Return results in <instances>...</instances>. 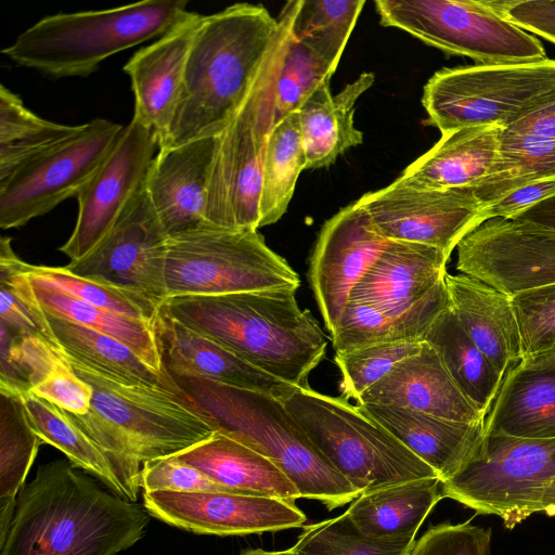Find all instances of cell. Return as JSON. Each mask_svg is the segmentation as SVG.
Returning <instances> with one entry per match:
<instances>
[{"label": "cell", "mask_w": 555, "mask_h": 555, "mask_svg": "<svg viewBox=\"0 0 555 555\" xmlns=\"http://www.w3.org/2000/svg\"><path fill=\"white\" fill-rule=\"evenodd\" d=\"M155 327L164 367L231 387L262 392L279 400L296 387L261 371L215 340L193 331L160 307Z\"/></svg>", "instance_id": "obj_23"}, {"label": "cell", "mask_w": 555, "mask_h": 555, "mask_svg": "<svg viewBox=\"0 0 555 555\" xmlns=\"http://www.w3.org/2000/svg\"><path fill=\"white\" fill-rule=\"evenodd\" d=\"M491 529L469 522L430 527L410 555H490Z\"/></svg>", "instance_id": "obj_48"}, {"label": "cell", "mask_w": 555, "mask_h": 555, "mask_svg": "<svg viewBox=\"0 0 555 555\" xmlns=\"http://www.w3.org/2000/svg\"><path fill=\"white\" fill-rule=\"evenodd\" d=\"M124 126L95 118L74 137L18 167L0 181V228H20L77 197L113 146Z\"/></svg>", "instance_id": "obj_13"}, {"label": "cell", "mask_w": 555, "mask_h": 555, "mask_svg": "<svg viewBox=\"0 0 555 555\" xmlns=\"http://www.w3.org/2000/svg\"><path fill=\"white\" fill-rule=\"evenodd\" d=\"M415 539L385 540L364 534L343 515L302 528L294 555H410Z\"/></svg>", "instance_id": "obj_43"}, {"label": "cell", "mask_w": 555, "mask_h": 555, "mask_svg": "<svg viewBox=\"0 0 555 555\" xmlns=\"http://www.w3.org/2000/svg\"><path fill=\"white\" fill-rule=\"evenodd\" d=\"M70 364L93 388L89 411L70 415L104 451L130 502L138 500L145 463L184 452L216 433L168 385L165 371L158 385H125L79 363Z\"/></svg>", "instance_id": "obj_4"}, {"label": "cell", "mask_w": 555, "mask_h": 555, "mask_svg": "<svg viewBox=\"0 0 555 555\" xmlns=\"http://www.w3.org/2000/svg\"><path fill=\"white\" fill-rule=\"evenodd\" d=\"M143 506L151 516L198 534L280 531L307 520L293 502L227 492L143 491Z\"/></svg>", "instance_id": "obj_19"}, {"label": "cell", "mask_w": 555, "mask_h": 555, "mask_svg": "<svg viewBox=\"0 0 555 555\" xmlns=\"http://www.w3.org/2000/svg\"><path fill=\"white\" fill-rule=\"evenodd\" d=\"M551 177H555V140L503 129L498 170L473 190L487 207L522 185Z\"/></svg>", "instance_id": "obj_41"}, {"label": "cell", "mask_w": 555, "mask_h": 555, "mask_svg": "<svg viewBox=\"0 0 555 555\" xmlns=\"http://www.w3.org/2000/svg\"><path fill=\"white\" fill-rule=\"evenodd\" d=\"M334 73L320 56L292 35L278 79L275 124L298 112L323 82L331 80Z\"/></svg>", "instance_id": "obj_45"}, {"label": "cell", "mask_w": 555, "mask_h": 555, "mask_svg": "<svg viewBox=\"0 0 555 555\" xmlns=\"http://www.w3.org/2000/svg\"><path fill=\"white\" fill-rule=\"evenodd\" d=\"M186 5L185 0H144L48 15L1 53L54 79L88 77L107 57L162 37L189 14Z\"/></svg>", "instance_id": "obj_6"}, {"label": "cell", "mask_w": 555, "mask_h": 555, "mask_svg": "<svg viewBox=\"0 0 555 555\" xmlns=\"http://www.w3.org/2000/svg\"><path fill=\"white\" fill-rule=\"evenodd\" d=\"M450 307L461 325L503 376L524 358L512 296L472 276H444Z\"/></svg>", "instance_id": "obj_27"}, {"label": "cell", "mask_w": 555, "mask_h": 555, "mask_svg": "<svg viewBox=\"0 0 555 555\" xmlns=\"http://www.w3.org/2000/svg\"><path fill=\"white\" fill-rule=\"evenodd\" d=\"M156 149V137L137 118L124 126L112 151L76 197L74 230L59 248L70 261L90 253L145 188Z\"/></svg>", "instance_id": "obj_16"}, {"label": "cell", "mask_w": 555, "mask_h": 555, "mask_svg": "<svg viewBox=\"0 0 555 555\" xmlns=\"http://www.w3.org/2000/svg\"><path fill=\"white\" fill-rule=\"evenodd\" d=\"M503 129L485 125L443 133L397 179L417 189H476L498 170Z\"/></svg>", "instance_id": "obj_25"}, {"label": "cell", "mask_w": 555, "mask_h": 555, "mask_svg": "<svg viewBox=\"0 0 555 555\" xmlns=\"http://www.w3.org/2000/svg\"><path fill=\"white\" fill-rule=\"evenodd\" d=\"M43 441L31 428L20 395L0 390V540Z\"/></svg>", "instance_id": "obj_38"}, {"label": "cell", "mask_w": 555, "mask_h": 555, "mask_svg": "<svg viewBox=\"0 0 555 555\" xmlns=\"http://www.w3.org/2000/svg\"><path fill=\"white\" fill-rule=\"evenodd\" d=\"M456 251L460 273L509 296L555 283V232L524 221L489 219Z\"/></svg>", "instance_id": "obj_15"}, {"label": "cell", "mask_w": 555, "mask_h": 555, "mask_svg": "<svg viewBox=\"0 0 555 555\" xmlns=\"http://www.w3.org/2000/svg\"><path fill=\"white\" fill-rule=\"evenodd\" d=\"M443 498L512 529L532 514L555 515V438L486 435L472 457L441 481Z\"/></svg>", "instance_id": "obj_10"}, {"label": "cell", "mask_w": 555, "mask_h": 555, "mask_svg": "<svg viewBox=\"0 0 555 555\" xmlns=\"http://www.w3.org/2000/svg\"><path fill=\"white\" fill-rule=\"evenodd\" d=\"M448 260L442 250L433 246L388 241L349 299L389 312H405L444 280Z\"/></svg>", "instance_id": "obj_26"}, {"label": "cell", "mask_w": 555, "mask_h": 555, "mask_svg": "<svg viewBox=\"0 0 555 555\" xmlns=\"http://www.w3.org/2000/svg\"><path fill=\"white\" fill-rule=\"evenodd\" d=\"M300 1H288L282 8L279 29L257 76L218 137L206 204V219L211 227L259 229L263 156L275 124L278 79Z\"/></svg>", "instance_id": "obj_7"}, {"label": "cell", "mask_w": 555, "mask_h": 555, "mask_svg": "<svg viewBox=\"0 0 555 555\" xmlns=\"http://www.w3.org/2000/svg\"><path fill=\"white\" fill-rule=\"evenodd\" d=\"M555 196V177L522 185L483 208L485 221L514 219L532 206Z\"/></svg>", "instance_id": "obj_51"}, {"label": "cell", "mask_w": 555, "mask_h": 555, "mask_svg": "<svg viewBox=\"0 0 555 555\" xmlns=\"http://www.w3.org/2000/svg\"><path fill=\"white\" fill-rule=\"evenodd\" d=\"M150 516L55 460L20 491L0 555H117L143 537Z\"/></svg>", "instance_id": "obj_1"}, {"label": "cell", "mask_w": 555, "mask_h": 555, "mask_svg": "<svg viewBox=\"0 0 555 555\" xmlns=\"http://www.w3.org/2000/svg\"><path fill=\"white\" fill-rule=\"evenodd\" d=\"M143 491L227 492L242 494L171 455L147 462L141 473Z\"/></svg>", "instance_id": "obj_47"}, {"label": "cell", "mask_w": 555, "mask_h": 555, "mask_svg": "<svg viewBox=\"0 0 555 555\" xmlns=\"http://www.w3.org/2000/svg\"><path fill=\"white\" fill-rule=\"evenodd\" d=\"M443 498L439 478H424L361 493L345 512L366 535L415 539L421 525Z\"/></svg>", "instance_id": "obj_33"}, {"label": "cell", "mask_w": 555, "mask_h": 555, "mask_svg": "<svg viewBox=\"0 0 555 555\" xmlns=\"http://www.w3.org/2000/svg\"><path fill=\"white\" fill-rule=\"evenodd\" d=\"M166 240L144 188L101 242L65 268L83 278L140 292L163 306L167 299L162 271Z\"/></svg>", "instance_id": "obj_17"}, {"label": "cell", "mask_w": 555, "mask_h": 555, "mask_svg": "<svg viewBox=\"0 0 555 555\" xmlns=\"http://www.w3.org/2000/svg\"><path fill=\"white\" fill-rule=\"evenodd\" d=\"M306 163L299 115L295 112L273 126L267 142L261 172L259 228L275 223L285 214Z\"/></svg>", "instance_id": "obj_39"}, {"label": "cell", "mask_w": 555, "mask_h": 555, "mask_svg": "<svg viewBox=\"0 0 555 555\" xmlns=\"http://www.w3.org/2000/svg\"><path fill=\"white\" fill-rule=\"evenodd\" d=\"M29 392L54 403L69 413L83 415L90 409L93 388L77 375L67 359V362L57 366L39 385L30 389Z\"/></svg>", "instance_id": "obj_49"}, {"label": "cell", "mask_w": 555, "mask_h": 555, "mask_svg": "<svg viewBox=\"0 0 555 555\" xmlns=\"http://www.w3.org/2000/svg\"><path fill=\"white\" fill-rule=\"evenodd\" d=\"M512 301L524 358L555 350V283L519 292Z\"/></svg>", "instance_id": "obj_46"}, {"label": "cell", "mask_w": 555, "mask_h": 555, "mask_svg": "<svg viewBox=\"0 0 555 555\" xmlns=\"http://www.w3.org/2000/svg\"><path fill=\"white\" fill-rule=\"evenodd\" d=\"M1 325L18 335H40L57 345L50 331L42 326L33 310L16 295L11 285L0 280Z\"/></svg>", "instance_id": "obj_52"}, {"label": "cell", "mask_w": 555, "mask_h": 555, "mask_svg": "<svg viewBox=\"0 0 555 555\" xmlns=\"http://www.w3.org/2000/svg\"><path fill=\"white\" fill-rule=\"evenodd\" d=\"M375 8L383 26L481 65L547 59L541 41L504 17L492 0H377Z\"/></svg>", "instance_id": "obj_11"}, {"label": "cell", "mask_w": 555, "mask_h": 555, "mask_svg": "<svg viewBox=\"0 0 555 555\" xmlns=\"http://www.w3.org/2000/svg\"><path fill=\"white\" fill-rule=\"evenodd\" d=\"M356 202L386 240L433 246L449 258L485 222V207L473 189H417L396 179Z\"/></svg>", "instance_id": "obj_14"}, {"label": "cell", "mask_w": 555, "mask_h": 555, "mask_svg": "<svg viewBox=\"0 0 555 555\" xmlns=\"http://www.w3.org/2000/svg\"><path fill=\"white\" fill-rule=\"evenodd\" d=\"M162 271L166 301L300 286L298 273L258 230L208 228L168 237Z\"/></svg>", "instance_id": "obj_9"}, {"label": "cell", "mask_w": 555, "mask_h": 555, "mask_svg": "<svg viewBox=\"0 0 555 555\" xmlns=\"http://www.w3.org/2000/svg\"><path fill=\"white\" fill-rule=\"evenodd\" d=\"M424 341L378 344L346 352H336L340 371L339 389L346 400L356 401L384 378L399 362L421 351Z\"/></svg>", "instance_id": "obj_44"}, {"label": "cell", "mask_w": 555, "mask_h": 555, "mask_svg": "<svg viewBox=\"0 0 555 555\" xmlns=\"http://www.w3.org/2000/svg\"><path fill=\"white\" fill-rule=\"evenodd\" d=\"M357 403L405 408L459 422L486 418L454 382L436 349L426 341L420 352L397 363Z\"/></svg>", "instance_id": "obj_22"}, {"label": "cell", "mask_w": 555, "mask_h": 555, "mask_svg": "<svg viewBox=\"0 0 555 555\" xmlns=\"http://www.w3.org/2000/svg\"><path fill=\"white\" fill-rule=\"evenodd\" d=\"M485 434L555 438V350L525 357L506 373L486 415Z\"/></svg>", "instance_id": "obj_24"}, {"label": "cell", "mask_w": 555, "mask_h": 555, "mask_svg": "<svg viewBox=\"0 0 555 555\" xmlns=\"http://www.w3.org/2000/svg\"><path fill=\"white\" fill-rule=\"evenodd\" d=\"M505 130L524 135L555 140V96L522 114Z\"/></svg>", "instance_id": "obj_53"}, {"label": "cell", "mask_w": 555, "mask_h": 555, "mask_svg": "<svg viewBox=\"0 0 555 555\" xmlns=\"http://www.w3.org/2000/svg\"><path fill=\"white\" fill-rule=\"evenodd\" d=\"M218 137L158 149L145 191L166 237L211 227L206 204Z\"/></svg>", "instance_id": "obj_20"}, {"label": "cell", "mask_w": 555, "mask_h": 555, "mask_svg": "<svg viewBox=\"0 0 555 555\" xmlns=\"http://www.w3.org/2000/svg\"><path fill=\"white\" fill-rule=\"evenodd\" d=\"M374 80L373 73L364 72L334 96L326 81L302 104L298 115L306 169L327 167L347 150L363 142V133L353 122L354 104Z\"/></svg>", "instance_id": "obj_30"}, {"label": "cell", "mask_w": 555, "mask_h": 555, "mask_svg": "<svg viewBox=\"0 0 555 555\" xmlns=\"http://www.w3.org/2000/svg\"><path fill=\"white\" fill-rule=\"evenodd\" d=\"M28 422L43 443L63 452L73 466L99 479L112 492L128 500L127 490L111 461L70 413L29 391L20 393Z\"/></svg>", "instance_id": "obj_36"}, {"label": "cell", "mask_w": 555, "mask_h": 555, "mask_svg": "<svg viewBox=\"0 0 555 555\" xmlns=\"http://www.w3.org/2000/svg\"><path fill=\"white\" fill-rule=\"evenodd\" d=\"M358 405L429 465L441 481L472 457L485 436V421L459 422L399 406Z\"/></svg>", "instance_id": "obj_28"}, {"label": "cell", "mask_w": 555, "mask_h": 555, "mask_svg": "<svg viewBox=\"0 0 555 555\" xmlns=\"http://www.w3.org/2000/svg\"><path fill=\"white\" fill-rule=\"evenodd\" d=\"M38 312L46 319L55 343L70 362L125 385L160 384L164 371L153 370L127 345L100 332Z\"/></svg>", "instance_id": "obj_34"}, {"label": "cell", "mask_w": 555, "mask_h": 555, "mask_svg": "<svg viewBox=\"0 0 555 555\" xmlns=\"http://www.w3.org/2000/svg\"><path fill=\"white\" fill-rule=\"evenodd\" d=\"M493 4L513 24L555 43V1L493 0Z\"/></svg>", "instance_id": "obj_50"}, {"label": "cell", "mask_w": 555, "mask_h": 555, "mask_svg": "<svg viewBox=\"0 0 555 555\" xmlns=\"http://www.w3.org/2000/svg\"><path fill=\"white\" fill-rule=\"evenodd\" d=\"M165 371L168 385L202 413L215 431L272 462L294 483L300 498L318 500L333 509L361 494L315 450L281 400Z\"/></svg>", "instance_id": "obj_5"}, {"label": "cell", "mask_w": 555, "mask_h": 555, "mask_svg": "<svg viewBox=\"0 0 555 555\" xmlns=\"http://www.w3.org/2000/svg\"><path fill=\"white\" fill-rule=\"evenodd\" d=\"M16 295L30 308L108 335L127 345L146 364L163 373L164 364L155 322L102 309L64 293L30 283L18 272H1Z\"/></svg>", "instance_id": "obj_29"}, {"label": "cell", "mask_w": 555, "mask_h": 555, "mask_svg": "<svg viewBox=\"0 0 555 555\" xmlns=\"http://www.w3.org/2000/svg\"><path fill=\"white\" fill-rule=\"evenodd\" d=\"M424 341L436 349L461 390L487 415L504 378L467 335L450 306L434 321Z\"/></svg>", "instance_id": "obj_35"}, {"label": "cell", "mask_w": 555, "mask_h": 555, "mask_svg": "<svg viewBox=\"0 0 555 555\" xmlns=\"http://www.w3.org/2000/svg\"><path fill=\"white\" fill-rule=\"evenodd\" d=\"M177 456L242 494L293 503L300 498L294 483L272 462L220 433Z\"/></svg>", "instance_id": "obj_31"}, {"label": "cell", "mask_w": 555, "mask_h": 555, "mask_svg": "<svg viewBox=\"0 0 555 555\" xmlns=\"http://www.w3.org/2000/svg\"><path fill=\"white\" fill-rule=\"evenodd\" d=\"M278 29L279 20L261 4L235 3L204 15L158 149L220 135L246 98Z\"/></svg>", "instance_id": "obj_3"}, {"label": "cell", "mask_w": 555, "mask_h": 555, "mask_svg": "<svg viewBox=\"0 0 555 555\" xmlns=\"http://www.w3.org/2000/svg\"><path fill=\"white\" fill-rule=\"evenodd\" d=\"M240 555H294L291 550L287 551H279V552H268L260 548L256 550H246L242 552Z\"/></svg>", "instance_id": "obj_55"}, {"label": "cell", "mask_w": 555, "mask_h": 555, "mask_svg": "<svg viewBox=\"0 0 555 555\" xmlns=\"http://www.w3.org/2000/svg\"><path fill=\"white\" fill-rule=\"evenodd\" d=\"M364 4V0H301L292 35L336 70Z\"/></svg>", "instance_id": "obj_42"}, {"label": "cell", "mask_w": 555, "mask_h": 555, "mask_svg": "<svg viewBox=\"0 0 555 555\" xmlns=\"http://www.w3.org/2000/svg\"><path fill=\"white\" fill-rule=\"evenodd\" d=\"M14 271L35 285L64 293L122 315L155 322L162 307L140 292L83 278L65 267L36 266L18 259Z\"/></svg>", "instance_id": "obj_40"}, {"label": "cell", "mask_w": 555, "mask_h": 555, "mask_svg": "<svg viewBox=\"0 0 555 555\" xmlns=\"http://www.w3.org/2000/svg\"><path fill=\"white\" fill-rule=\"evenodd\" d=\"M450 306L444 280L420 304L405 312H389L361 300L349 299L331 333L335 352L378 344L424 341L437 317Z\"/></svg>", "instance_id": "obj_32"}, {"label": "cell", "mask_w": 555, "mask_h": 555, "mask_svg": "<svg viewBox=\"0 0 555 555\" xmlns=\"http://www.w3.org/2000/svg\"><path fill=\"white\" fill-rule=\"evenodd\" d=\"M203 17L189 12L156 41L137 51L124 66L134 94L132 117L156 137L158 146L171 124L188 55Z\"/></svg>", "instance_id": "obj_21"}, {"label": "cell", "mask_w": 555, "mask_h": 555, "mask_svg": "<svg viewBox=\"0 0 555 555\" xmlns=\"http://www.w3.org/2000/svg\"><path fill=\"white\" fill-rule=\"evenodd\" d=\"M281 401L315 450L361 493L438 478L383 425L343 397L296 389Z\"/></svg>", "instance_id": "obj_8"}, {"label": "cell", "mask_w": 555, "mask_h": 555, "mask_svg": "<svg viewBox=\"0 0 555 555\" xmlns=\"http://www.w3.org/2000/svg\"><path fill=\"white\" fill-rule=\"evenodd\" d=\"M82 126L43 119L28 109L17 94L0 85V181L76 135Z\"/></svg>", "instance_id": "obj_37"}, {"label": "cell", "mask_w": 555, "mask_h": 555, "mask_svg": "<svg viewBox=\"0 0 555 555\" xmlns=\"http://www.w3.org/2000/svg\"><path fill=\"white\" fill-rule=\"evenodd\" d=\"M387 243L357 202L323 223L310 256L308 276L330 334L336 328L352 291Z\"/></svg>", "instance_id": "obj_18"}, {"label": "cell", "mask_w": 555, "mask_h": 555, "mask_svg": "<svg viewBox=\"0 0 555 555\" xmlns=\"http://www.w3.org/2000/svg\"><path fill=\"white\" fill-rule=\"evenodd\" d=\"M514 219L555 232V196L532 206Z\"/></svg>", "instance_id": "obj_54"}, {"label": "cell", "mask_w": 555, "mask_h": 555, "mask_svg": "<svg viewBox=\"0 0 555 555\" xmlns=\"http://www.w3.org/2000/svg\"><path fill=\"white\" fill-rule=\"evenodd\" d=\"M555 96V60L508 65H469L437 70L423 89L427 121L441 134L499 125L504 129Z\"/></svg>", "instance_id": "obj_12"}, {"label": "cell", "mask_w": 555, "mask_h": 555, "mask_svg": "<svg viewBox=\"0 0 555 555\" xmlns=\"http://www.w3.org/2000/svg\"><path fill=\"white\" fill-rule=\"evenodd\" d=\"M291 288L215 296H183L162 307L261 371L304 390L327 341L310 310Z\"/></svg>", "instance_id": "obj_2"}]
</instances>
